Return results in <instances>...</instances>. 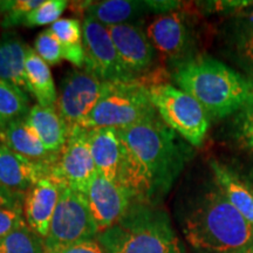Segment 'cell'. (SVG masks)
<instances>
[{
	"mask_svg": "<svg viewBox=\"0 0 253 253\" xmlns=\"http://www.w3.org/2000/svg\"><path fill=\"white\" fill-rule=\"evenodd\" d=\"M175 216L196 253H226L253 244V226L231 204L211 172L183 190Z\"/></svg>",
	"mask_w": 253,
	"mask_h": 253,
	"instance_id": "cell-1",
	"label": "cell"
},
{
	"mask_svg": "<svg viewBox=\"0 0 253 253\" xmlns=\"http://www.w3.org/2000/svg\"><path fill=\"white\" fill-rule=\"evenodd\" d=\"M172 80L210 119L230 118L253 101V81L212 56L196 55L182 63L173 69Z\"/></svg>",
	"mask_w": 253,
	"mask_h": 253,
	"instance_id": "cell-2",
	"label": "cell"
},
{
	"mask_svg": "<svg viewBox=\"0 0 253 253\" xmlns=\"http://www.w3.org/2000/svg\"><path fill=\"white\" fill-rule=\"evenodd\" d=\"M119 134L147 171L155 203L160 205L184 170L192 149L160 116L119 130Z\"/></svg>",
	"mask_w": 253,
	"mask_h": 253,
	"instance_id": "cell-3",
	"label": "cell"
},
{
	"mask_svg": "<svg viewBox=\"0 0 253 253\" xmlns=\"http://www.w3.org/2000/svg\"><path fill=\"white\" fill-rule=\"evenodd\" d=\"M96 239L107 253H185L167 211L142 202H132L125 216Z\"/></svg>",
	"mask_w": 253,
	"mask_h": 253,
	"instance_id": "cell-4",
	"label": "cell"
},
{
	"mask_svg": "<svg viewBox=\"0 0 253 253\" xmlns=\"http://www.w3.org/2000/svg\"><path fill=\"white\" fill-rule=\"evenodd\" d=\"M156 118L158 114L151 102L149 87L144 82H106L99 102L81 126L122 130Z\"/></svg>",
	"mask_w": 253,
	"mask_h": 253,
	"instance_id": "cell-5",
	"label": "cell"
},
{
	"mask_svg": "<svg viewBox=\"0 0 253 253\" xmlns=\"http://www.w3.org/2000/svg\"><path fill=\"white\" fill-rule=\"evenodd\" d=\"M160 119L191 147H201L210 128V116L191 95L167 82L149 86Z\"/></svg>",
	"mask_w": 253,
	"mask_h": 253,
	"instance_id": "cell-6",
	"label": "cell"
},
{
	"mask_svg": "<svg viewBox=\"0 0 253 253\" xmlns=\"http://www.w3.org/2000/svg\"><path fill=\"white\" fill-rule=\"evenodd\" d=\"M144 30L157 56L173 69L197 55L194 24L184 11L155 15Z\"/></svg>",
	"mask_w": 253,
	"mask_h": 253,
	"instance_id": "cell-7",
	"label": "cell"
},
{
	"mask_svg": "<svg viewBox=\"0 0 253 253\" xmlns=\"http://www.w3.org/2000/svg\"><path fill=\"white\" fill-rule=\"evenodd\" d=\"M99 232L84 195L71 188H62L49 233L43 240L46 250L54 251L84 240L96 239Z\"/></svg>",
	"mask_w": 253,
	"mask_h": 253,
	"instance_id": "cell-8",
	"label": "cell"
},
{
	"mask_svg": "<svg viewBox=\"0 0 253 253\" xmlns=\"http://www.w3.org/2000/svg\"><path fill=\"white\" fill-rule=\"evenodd\" d=\"M82 27L86 53L84 71L103 82L138 81L123 66L108 28L90 15H84Z\"/></svg>",
	"mask_w": 253,
	"mask_h": 253,
	"instance_id": "cell-9",
	"label": "cell"
},
{
	"mask_svg": "<svg viewBox=\"0 0 253 253\" xmlns=\"http://www.w3.org/2000/svg\"><path fill=\"white\" fill-rule=\"evenodd\" d=\"M88 132V129L80 126L71 128L68 140L52 173V178L63 188H71L81 195L86 192L97 175Z\"/></svg>",
	"mask_w": 253,
	"mask_h": 253,
	"instance_id": "cell-10",
	"label": "cell"
},
{
	"mask_svg": "<svg viewBox=\"0 0 253 253\" xmlns=\"http://www.w3.org/2000/svg\"><path fill=\"white\" fill-rule=\"evenodd\" d=\"M101 81L84 69H74L65 75L60 84L56 109L69 129L82 126L93 112L104 89Z\"/></svg>",
	"mask_w": 253,
	"mask_h": 253,
	"instance_id": "cell-11",
	"label": "cell"
},
{
	"mask_svg": "<svg viewBox=\"0 0 253 253\" xmlns=\"http://www.w3.org/2000/svg\"><path fill=\"white\" fill-rule=\"evenodd\" d=\"M107 28L125 68L136 80L148 86L147 79L153 72L157 54L142 24L115 25Z\"/></svg>",
	"mask_w": 253,
	"mask_h": 253,
	"instance_id": "cell-12",
	"label": "cell"
},
{
	"mask_svg": "<svg viewBox=\"0 0 253 253\" xmlns=\"http://www.w3.org/2000/svg\"><path fill=\"white\" fill-rule=\"evenodd\" d=\"M84 197L100 232L118 223L132 203L125 189L99 173L88 186Z\"/></svg>",
	"mask_w": 253,
	"mask_h": 253,
	"instance_id": "cell-13",
	"label": "cell"
},
{
	"mask_svg": "<svg viewBox=\"0 0 253 253\" xmlns=\"http://www.w3.org/2000/svg\"><path fill=\"white\" fill-rule=\"evenodd\" d=\"M58 160L34 161L0 144V184L15 194L26 195L40 179L52 177Z\"/></svg>",
	"mask_w": 253,
	"mask_h": 253,
	"instance_id": "cell-14",
	"label": "cell"
},
{
	"mask_svg": "<svg viewBox=\"0 0 253 253\" xmlns=\"http://www.w3.org/2000/svg\"><path fill=\"white\" fill-rule=\"evenodd\" d=\"M220 34L225 55L253 81V5L229 17Z\"/></svg>",
	"mask_w": 253,
	"mask_h": 253,
	"instance_id": "cell-15",
	"label": "cell"
},
{
	"mask_svg": "<svg viewBox=\"0 0 253 253\" xmlns=\"http://www.w3.org/2000/svg\"><path fill=\"white\" fill-rule=\"evenodd\" d=\"M62 188L52 177H45L37 182L25 195V219L30 229L43 240L49 233L50 221Z\"/></svg>",
	"mask_w": 253,
	"mask_h": 253,
	"instance_id": "cell-16",
	"label": "cell"
},
{
	"mask_svg": "<svg viewBox=\"0 0 253 253\" xmlns=\"http://www.w3.org/2000/svg\"><path fill=\"white\" fill-rule=\"evenodd\" d=\"M209 167L231 204L253 226V184L251 181L245 173L216 158H211Z\"/></svg>",
	"mask_w": 253,
	"mask_h": 253,
	"instance_id": "cell-17",
	"label": "cell"
},
{
	"mask_svg": "<svg viewBox=\"0 0 253 253\" xmlns=\"http://www.w3.org/2000/svg\"><path fill=\"white\" fill-rule=\"evenodd\" d=\"M90 151L97 173L116 183L121 164L123 143L119 130L113 128L88 129Z\"/></svg>",
	"mask_w": 253,
	"mask_h": 253,
	"instance_id": "cell-18",
	"label": "cell"
},
{
	"mask_svg": "<svg viewBox=\"0 0 253 253\" xmlns=\"http://www.w3.org/2000/svg\"><path fill=\"white\" fill-rule=\"evenodd\" d=\"M26 121L39 135L47 151L60 155L69 136V126L56 107H42L34 104L28 113Z\"/></svg>",
	"mask_w": 253,
	"mask_h": 253,
	"instance_id": "cell-19",
	"label": "cell"
},
{
	"mask_svg": "<svg viewBox=\"0 0 253 253\" xmlns=\"http://www.w3.org/2000/svg\"><path fill=\"white\" fill-rule=\"evenodd\" d=\"M86 14L106 27L123 24H142L145 14L153 13L149 0H104V1H88Z\"/></svg>",
	"mask_w": 253,
	"mask_h": 253,
	"instance_id": "cell-20",
	"label": "cell"
},
{
	"mask_svg": "<svg viewBox=\"0 0 253 253\" xmlns=\"http://www.w3.org/2000/svg\"><path fill=\"white\" fill-rule=\"evenodd\" d=\"M28 47L15 32H5L0 37V80L27 93L25 61Z\"/></svg>",
	"mask_w": 253,
	"mask_h": 253,
	"instance_id": "cell-21",
	"label": "cell"
},
{
	"mask_svg": "<svg viewBox=\"0 0 253 253\" xmlns=\"http://www.w3.org/2000/svg\"><path fill=\"white\" fill-rule=\"evenodd\" d=\"M0 142L8 149L34 161H53L60 155L50 154L26 119L18 120L0 132Z\"/></svg>",
	"mask_w": 253,
	"mask_h": 253,
	"instance_id": "cell-22",
	"label": "cell"
},
{
	"mask_svg": "<svg viewBox=\"0 0 253 253\" xmlns=\"http://www.w3.org/2000/svg\"><path fill=\"white\" fill-rule=\"evenodd\" d=\"M25 80L27 93L37 100L38 104L42 107H55L59 94L49 66L31 47H28L25 61Z\"/></svg>",
	"mask_w": 253,
	"mask_h": 253,
	"instance_id": "cell-23",
	"label": "cell"
},
{
	"mask_svg": "<svg viewBox=\"0 0 253 253\" xmlns=\"http://www.w3.org/2000/svg\"><path fill=\"white\" fill-rule=\"evenodd\" d=\"M63 48V59L79 69L84 68L86 53L84 47V27L79 19H59L49 27Z\"/></svg>",
	"mask_w": 253,
	"mask_h": 253,
	"instance_id": "cell-24",
	"label": "cell"
},
{
	"mask_svg": "<svg viewBox=\"0 0 253 253\" xmlns=\"http://www.w3.org/2000/svg\"><path fill=\"white\" fill-rule=\"evenodd\" d=\"M31 108L26 91L0 80V132L12 122L26 119Z\"/></svg>",
	"mask_w": 253,
	"mask_h": 253,
	"instance_id": "cell-25",
	"label": "cell"
},
{
	"mask_svg": "<svg viewBox=\"0 0 253 253\" xmlns=\"http://www.w3.org/2000/svg\"><path fill=\"white\" fill-rule=\"evenodd\" d=\"M45 243L30 226L24 224L0 239V253H43Z\"/></svg>",
	"mask_w": 253,
	"mask_h": 253,
	"instance_id": "cell-26",
	"label": "cell"
},
{
	"mask_svg": "<svg viewBox=\"0 0 253 253\" xmlns=\"http://www.w3.org/2000/svg\"><path fill=\"white\" fill-rule=\"evenodd\" d=\"M231 136L242 149L253 154V101L231 116Z\"/></svg>",
	"mask_w": 253,
	"mask_h": 253,
	"instance_id": "cell-27",
	"label": "cell"
},
{
	"mask_svg": "<svg viewBox=\"0 0 253 253\" xmlns=\"http://www.w3.org/2000/svg\"><path fill=\"white\" fill-rule=\"evenodd\" d=\"M45 0H6L0 1V25L2 28L24 26V21L30 12L39 7Z\"/></svg>",
	"mask_w": 253,
	"mask_h": 253,
	"instance_id": "cell-28",
	"label": "cell"
},
{
	"mask_svg": "<svg viewBox=\"0 0 253 253\" xmlns=\"http://www.w3.org/2000/svg\"><path fill=\"white\" fill-rule=\"evenodd\" d=\"M68 1L66 0H45L42 5L30 12L24 21L26 27L47 26L56 23L61 14L67 8Z\"/></svg>",
	"mask_w": 253,
	"mask_h": 253,
	"instance_id": "cell-29",
	"label": "cell"
},
{
	"mask_svg": "<svg viewBox=\"0 0 253 253\" xmlns=\"http://www.w3.org/2000/svg\"><path fill=\"white\" fill-rule=\"evenodd\" d=\"M34 50L48 66H55L63 59V48L50 30L41 32L34 41Z\"/></svg>",
	"mask_w": 253,
	"mask_h": 253,
	"instance_id": "cell-30",
	"label": "cell"
},
{
	"mask_svg": "<svg viewBox=\"0 0 253 253\" xmlns=\"http://www.w3.org/2000/svg\"><path fill=\"white\" fill-rule=\"evenodd\" d=\"M26 224L24 205H0V239Z\"/></svg>",
	"mask_w": 253,
	"mask_h": 253,
	"instance_id": "cell-31",
	"label": "cell"
},
{
	"mask_svg": "<svg viewBox=\"0 0 253 253\" xmlns=\"http://www.w3.org/2000/svg\"><path fill=\"white\" fill-rule=\"evenodd\" d=\"M253 5V1L245 0H216V1H198L196 6L202 9V12L208 14L235 15L243 9Z\"/></svg>",
	"mask_w": 253,
	"mask_h": 253,
	"instance_id": "cell-32",
	"label": "cell"
},
{
	"mask_svg": "<svg viewBox=\"0 0 253 253\" xmlns=\"http://www.w3.org/2000/svg\"><path fill=\"white\" fill-rule=\"evenodd\" d=\"M54 253H107L106 250L97 239L84 240V242L75 243V244L65 246V248L56 249Z\"/></svg>",
	"mask_w": 253,
	"mask_h": 253,
	"instance_id": "cell-33",
	"label": "cell"
},
{
	"mask_svg": "<svg viewBox=\"0 0 253 253\" xmlns=\"http://www.w3.org/2000/svg\"><path fill=\"white\" fill-rule=\"evenodd\" d=\"M25 195H19L0 184V205H24Z\"/></svg>",
	"mask_w": 253,
	"mask_h": 253,
	"instance_id": "cell-34",
	"label": "cell"
},
{
	"mask_svg": "<svg viewBox=\"0 0 253 253\" xmlns=\"http://www.w3.org/2000/svg\"><path fill=\"white\" fill-rule=\"evenodd\" d=\"M226 253H253V244L244 246V248H239V249L233 250V251H230Z\"/></svg>",
	"mask_w": 253,
	"mask_h": 253,
	"instance_id": "cell-35",
	"label": "cell"
},
{
	"mask_svg": "<svg viewBox=\"0 0 253 253\" xmlns=\"http://www.w3.org/2000/svg\"><path fill=\"white\" fill-rule=\"evenodd\" d=\"M245 175H246V177H248V178L250 179V181H251V183L253 184V169L250 170V171L248 173H245Z\"/></svg>",
	"mask_w": 253,
	"mask_h": 253,
	"instance_id": "cell-36",
	"label": "cell"
},
{
	"mask_svg": "<svg viewBox=\"0 0 253 253\" xmlns=\"http://www.w3.org/2000/svg\"><path fill=\"white\" fill-rule=\"evenodd\" d=\"M43 253H54V252H52V251H48V250H46V251L43 252Z\"/></svg>",
	"mask_w": 253,
	"mask_h": 253,
	"instance_id": "cell-37",
	"label": "cell"
}]
</instances>
